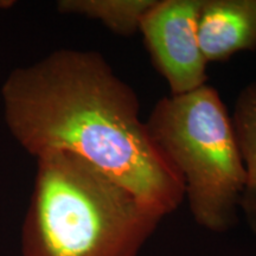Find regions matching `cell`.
Instances as JSON below:
<instances>
[{
  "instance_id": "cell-7",
  "label": "cell",
  "mask_w": 256,
  "mask_h": 256,
  "mask_svg": "<svg viewBox=\"0 0 256 256\" xmlns=\"http://www.w3.org/2000/svg\"><path fill=\"white\" fill-rule=\"evenodd\" d=\"M158 0H60L57 11L100 22L113 34L122 37L140 31L146 14Z\"/></svg>"
},
{
  "instance_id": "cell-2",
  "label": "cell",
  "mask_w": 256,
  "mask_h": 256,
  "mask_svg": "<svg viewBox=\"0 0 256 256\" xmlns=\"http://www.w3.org/2000/svg\"><path fill=\"white\" fill-rule=\"evenodd\" d=\"M22 256H139L164 216L81 156L36 158Z\"/></svg>"
},
{
  "instance_id": "cell-6",
  "label": "cell",
  "mask_w": 256,
  "mask_h": 256,
  "mask_svg": "<svg viewBox=\"0 0 256 256\" xmlns=\"http://www.w3.org/2000/svg\"><path fill=\"white\" fill-rule=\"evenodd\" d=\"M230 118L246 176L240 209L256 235V81L238 92Z\"/></svg>"
},
{
  "instance_id": "cell-5",
  "label": "cell",
  "mask_w": 256,
  "mask_h": 256,
  "mask_svg": "<svg viewBox=\"0 0 256 256\" xmlns=\"http://www.w3.org/2000/svg\"><path fill=\"white\" fill-rule=\"evenodd\" d=\"M198 40L206 63L256 50V0H203Z\"/></svg>"
},
{
  "instance_id": "cell-1",
  "label": "cell",
  "mask_w": 256,
  "mask_h": 256,
  "mask_svg": "<svg viewBox=\"0 0 256 256\" xmlns=\"http://www.w3.org/2000/svg\"><path fill=\"white\" fill-rule=\"evenodd\" d=\"M2 101L8 132L34 158L81 156L164 217L183 203V179L140 120L136 90L98 51L58 49L14 69Z\"/></svg>"
},
{
  "instance_id": "cell-4",
  "label": "cell",
  "mask_w": 256,
  "mask_h": 256,
  "mask_svg": "<svg viewBox=\"0 0 256 256\" xmlns=\"http://www.w3.org/2000/svg\"><path fill=\"white\" fill-rule=\"evenodd\" d=\"M202 4L203 0H158L140 26L152 62L168 81L171 95L206 84L208 63L198 40Z\"/></svg>"
},
{
  "instance_id": "cell-3",
  "label": "cell",
  "mask_w": 256,
  "mask_h": 256,
  "mask_svg": "<svg viewBox=\"0 0 256 256\" xmlns=\"http://www.w3.org/2000/svg\"><path fill=\"white\" fill-rule=\"evenodd\" d=\"M150 136L184 182L194 222L226 232L238 222L244 168L232 118L211 86L160 98L146 121Z\"/></svg>"
},
{
  "instance_id": "cell-8",
  "label": "cell",
  "mask_w": 256,
  "mask_h": 256,
  "mask_svg": "<svg viewBox=\"0 0 256 256\" xmlns=\"http://www.w3.org/2000/svg\"><path fill=\"white\" fill-rule=\"evenodd\" d=\"M14 2H11V0H8V2H2V0H0V8H11V6H14Z\"/></svg>"
}]
</instances>
